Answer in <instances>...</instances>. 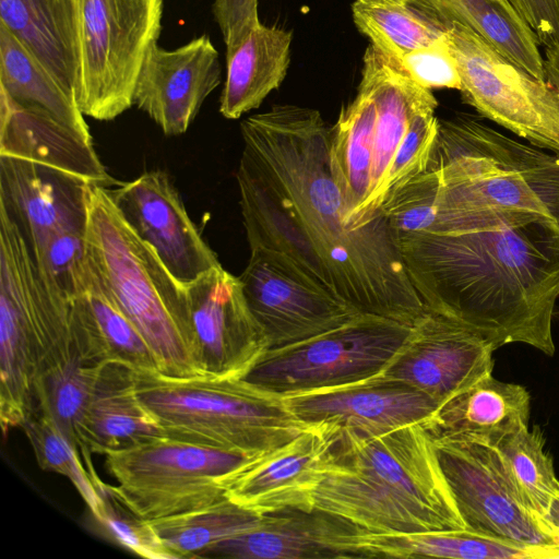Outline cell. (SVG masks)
Masks as SVG:
<instances>
[{
  "label": "cell",
  "mask_w": 559,
  "mask_h": 559,
  "mask_svg": "<svg viewBox=\"0 0 559 559\" xmlns=\"http://www.w3.org/2000/svg\"><path fill=\"white\" fill-rule=\"evenodd\" d=\"M237 182L250 249L277 252L352 307L413 326L429 309L414 287L384 213L347 217L321 114L275 105L242 120Z\"/></svg>",
  "instance_id": "1"
},
{
  "label": "cell",
  "mask_w": 559,
  "mask_h": 559,
  "mask_svg": "<svg viewBox=\"0 0 559 559\" xmlns=\"http://www.w3.org/2000/svg\"><path fill=\"white\" fill-rule=\"evenodd\" d=\"M411 281L435 312L475 331L496 349L510 343L554 356L559 299V222L492 212L397 239Z\"/></svg>",
  "instance_id": "2"
},
{
  "label": "cell",
  "mask_w": 559,
  "mask_h": 559,
  "mask_svg": "<svg viewBox=\"0 0 559 559\" xmlns=\"http://www.w3.org/2000/svg\"><path fill=\"white\" fill-rule=\"evenodd\" d=\"M314 508L370 533L467 528L424 424L362 437L342 430Z\"/></svg>",
  "instance_id": "3"
},
{
  "label": "cell",
  "mask_w": 559,
  "mask_h": 559,
  "mask_svg": "<svg viewBox=\"0 0 559 559\" xmlns=\"http://www.w3.org/2000/svg\"><path fill=\"white\" fill-rule=\"evenodd\" d=\"M86 250L100 287L143 336L158 371L203 376L186 286L126 223L108 188L96 183L90 188Z\"/></svg>",
  "instance_id": "4"
},
{
  "label": "cell",
  "mask_w": 559,
  "mask_h": 559,
  "mask_svg": "<svg viewBox=\"0 0 559 559\" xmlns=\"http://www.w3.org/2000/svg\"><path fill=\"white\" fill-rule=\"evenodd\" d=\"M429 165L440 174L435 228L492 212L546 214L559 222V154L461 115L439 120Z\"/></svg>",
  "instance_id": "5"
},
{
  "label": "cell",
  "mask_w": 559,
  "mask_h": 559,
  "mask_svg": "<svg viewBox=\"0 0 559 559\" xmlns=\"http://www.w3.org/2000/svg\"><path fill=\"white\" fill-rule=\"evenodd\" d=\"M135 394L165 435L245 454H260L296 437L297 420L282 397L242 379L170 377L133 369Z\"/></svg>",
  "instance_id": "6"
},
{
  "label": "cell",
  "mask_w": 559,
  "mask_h": 559,
  "mask_svg": "<svg viewBox=\"0 0 559 559\" xmlns=\"http://www.w3.org/2000/svg\"><path fill=\"white\" fill-rule=\"evenodd\" d=\"M104 455L117 493L148 521L226 499L234 477L254 456L166 435Z\"/></svg>",
  "instance_id": "7"
},
{
  "label": "cell",
  "mask_w": 559,
  "mask_h": 559,
  "mask_svg": "<svg viewBox=\"0 0 559 559\" xmlns=\"http://www.w3.org/2000/svg\"><path fill=\"white\" fill-rule=\"evenodd\" d=\"M79 33L78 106L100 121L133 104L136 80L158 40L163 0H75Z\"/></svg>",
  "instance_id": "8"
},
{
  "label": "cell",
  "mask_w": 559,
  "mask_h": 559,
  "mask_svg": "<svg viewBox=\"0 0 559 559\" xmlns=\"http://www.w3.org/2000/svg\"><path fill=\"white\" fill-rule=\"evenodd\" d=\"M411 330L394 320L359 313L331 331L267 349L242 380L277 397L366 381L381 376Z\"/></svg>",
  "instance_id": "9"
},
{
  "label": "cell",
  "mask_w": 559,
  "mask_h": 559,
  "mask_svg": "<svg viewBox=\"0 0 559 559\" xmlns=\"http://www.w3.org/2000/svg\"><path fill=\"white\" fill-rule=\"evenodd\" d=\"M449 45L464 100L530 144L559 154V93L464 25L452 22Z\"/></svg>",
  "instance_id": "10"
},
{
  "label": "cell",
  "mask_w": 559,
  "mask_h": 559,
  "mask_svg": "<svg viewBox=\"0 0 559 559\" xmlns=\"http://www.w3.org/2000/svg\"><path fill=\"white\" fill-rule=\"evenodd\" d=\"M433 440L440 466L468 530L520 544L559 546V531L518 496L490 447Z\"/></svg>",
  "instance_id": "11"
},
{
  "label": "cell",
  "mask_w": 559,
  "mask_h": 559,
  "mask_svg": "<svg viewBox=\"0 0 559 559\" xmlns=\"http://www.w3.org/2000/svg\"><path fill=\"white\" fill-rule=\"evenodd\" d=\"M238 277L249 308L266 334L269 349L311 338L359 314L274 251L250 249L248 264Z\"/></svg>",
  "instance_id": "12"
},
{
  "label": "cell",
  "mask_w": 559,
  "mask_h": 559,
  "mask_svg": "<svg viewBox=\"0 0 559 559\" xmlns=\"http://www.w3.org/2000/svg\"><path fill=\"white\" fill-rule=\"evenodd\" d=\"M186 289L203 376L242 379L269 349V342L249 308L239 277L221 265Z\"/></svg>",
  "instance_id": "13"
},
{
  "label": "cell",
  "mask_w": 559,
  "mask_h": 559,
  "mask_svg": "<svg viewBox=\"0 0 559 559\" xmlns=\"http://www.w3.org/2000/svg\"><path fill=\"white\" fill-rule=\"evenodd\" d=\"M493 344L469 328L428 310L381 373L430 396L439 407L492 373Z\"/></svg>",
  "instance_id": "14"
},
{
  "label": "cell",
  "mask_w": 559,
  "mask_h": 559,
  "mask_svg": "<svg viewBox=\"0 0 559 559\" xmlns=\"http://www.w3.org/2000/svg\"><path fill=\"white\" fill-rule=\"evenodd\" d=\"M340 437L341 429L333 424H308L289 441L254 455L234 477L227 498L259 515L313 509Z\"/></svg>",
  "instance_id": "15"
},
{
  "label": "cell",
  "mask_w": 559,
  "mask_h": 559,
  "mask_svg": "<svg viewBox=\"0 0 559 559\" xmlns=\"http://www.w3.org/2000/svg\"><path fill=\"white\" fill-rule=\"evenodd\" d=\"M108 192L126 223L182 285L222 265L166 173L146 171Z\"/></svg>",
  "instance_id": "16"
},
{
  "label": "cell",
  "mask_w": 559,
  "mask_h": 559,
  "mask_svg": "<svg viewBox=\"0 0 559 559\" xmlns=\"http://www.w3.org/2000/svg\"><path fill=\"white\" fill-rule=\"evenodd\" d=\"M92 182L59 168L0 155V207L31 253L63 231H85Z\"/></svg>",
  "instance_id": "17"
},
{
  "label": "cell",
  "mask_w": 559,
  "mask_h": 559,
  "mask_svg": "<svg viewBox=\"0 0 559 559\" xmlns=\"http://www.w3.org/2000/svg\"><path fill=\"white\" fill-rule=\"evenodd\" d=\"M304 424L330 423L373 437L411 424H426L439 405L420 390L381 376L345 386L282 397Z\"/></svg>",
  "instance_id": "18"
},
{
  "label": "cell",
  "mask_w": 559,
  "mask_h": 559,
  "mask_svg": "<svg viewBox=\"0 0 559 559\" xmlns=\"http://www.w3.org/2000/svg\"><path fill=\"white\" fill-rule=\"evenodd\" d=\"M221 76L218 51L206 35L174 50L156 41L141 67L133 102L165 134L179 135L219 85Z\"/></svg>",
  "instance_id": "19"
},
{
  "label": "cell",
  "mask_w": 559,
  "mask_h": 559,
  "mask_svg": "<svg viewBox=\"0 0 559 559\" xmlns=\"http://www.w3.org/2000/svg\"><path fill=\"white\" fill-rule=\"evenodd\" d=\"M361 532L322 509L288 508L262 515L257 527L209 546L198 558L361 559L350 546V537Z\"/></svg>",
  "instance_id": "20"
},
{
  "label": "cell",
  "mask_w": 559,
  "mask_h": 559,
  "mask_svg": "<svg viewBox=\"0 0 559 559\" xmlns=\"http://www.w3.org/2000/svg\"><path fill=\"white\" fill-rule=\"evenodd\" d=\"M360 83L377 106L372 188L366 211L372 217L382 213L393 158L412 118L423 109L436 108L438 102L430 90L409 78L397 60L372 44L364 55Z\"/></svg>",
  "instance_id": "21"
},
{
  "label": "cell",
  "mask_w": 559,
  "mask_h": 559,
  "mask_svg": "<svg viewBox=\"0 0 559 559\" xmlns=\"http://www.w3.org/2000/svg\"><path fill=\"white\" fill-rule=\"evenodd\" d=\"M165 432L140 403L133 368L117 360L97 366L79 427L80 452L95 472L91 454H105Z\"/></svg>",
  "instance_id": "22"
},
{
  "label": "cell",
  "mask_w": 559,
  "mask_h": 559,
  "mask_svg": "<svg viewBox=\"0 0 559 559\" xmlns=\"http://www.w3.org/2000/svg\"><path fill=\"white\" fill-rule=\"evenodd\" d=\"M530 416L526 388L490 373L442 404L424 426L433 439L495 447L528 428Z\"/></svg>",
  "instance_id": "23"
},
{
  "label": "cell",
  "mask_w": 559,
  "mask_h": 559,
  "mask_svg": "<svg viewBox=\"0 0 559 559\" xmlns=\"http://www.w3.org/2000/svg\"><path fill=\"white\" fill-rule=\"evenodd\" d=\"M0 94V155L49 165L104 187L117 183L100 163L92 139Z\"/></svg>",
  "instance_id": "24"
},
{
  "label": "cell",
  "mask_w": 559,
  "mask_h": 559,
  "mask_svg": "<svg viewBox=\"0 0 559 559\" xmlns=\"http://www.w3.org/2000/svg\"><path fill=\"white\" fill-rule=\"evenodd\" d=\"M70 328L86 366L117 360L133 369L158 371L145 340L105 294L90 263L84 287L70 300Z\"/></svg>",
  "instance_id": "25"
},
{
  "label": "cell",
  "mask_w": 559,
  "mask_h": 559,
  "mask_svg": "<svg viewBox=\"0 0 559 559\" xmlns=\"http://www.w3.org/2000/svg\"><path fill=\"white\" fill-rule=\"evenodd\" d=\"M0 24L75 97L80 66L75 0H0Z\"/></svg>",
  "instance_id": "26"
},
{
  "label": "cell",
  "mask_w": 559,
  "mask_h": 559,
  "mask_svg": "<svg viewBox=\"0 0 559 559\" xmlns=\"http://www.w3.org/2000/svg\"><path fill=\"white\" fill-rule=\"evenodd\" d=\"M377 106L369 90L359 83L355 99L343 108L329 130L330 166L346 204L350 224L362 227L369 217L367 204L372 188Z\"/></svg>",
  "instance_id": "27"
},
{
  "label": "cell",
  "mask_w": 559,
  "mask_h": 559,
  "mask_svg": "<svg viewBox=\"0 0 559 559\" xmlns=\"http://www.w3.org/2000/svg\"><path fill=\"white\" fill-rule=\"evenodd\" d=\"M293 35L278 26L260 23L236 47L226 49V80L219 111L238 119L258 108L285 80L290 63Z\"/></svg>",
  "instance_id": "28"
},
{
  "label": "cell",
  "mask_w": 559,
  "mask_h": 559,
  "mask_svg": "<svg viewBox=\"0 0 559 559\" xmlns=\"http://www.w3.org/2000/svg\"><path fill=\"white\" fill-rule=\"evenodd\" d=\"M36 345L16 293L0 283V421L3 436L22 427L37 408Z\"/></svg>",
  "instance_id": "29"
},
{
  "label": "cell",
  "mask_w": 559,
  "mask_h": 559,
  "mask_svg": "<svg viewBox=\"0 0 559 559\" xmlns=\"http://www.w3.org/2000/svg\"><path fill=\"white\" fill-rule=\"evenodd\" d=\"M350 546L362 559L370 558H452L527 559L530 545L515 543L468 528L418 533L361 532L350 537Z\"/></svg>",
  "instance_id": "30"
},
{
  "label": "cell",
  "mask_w": 559,
  "mask_h": 559,
  "mask_svg": "<svg viewBox=\"0 0 559 559\" xmlns=\"http://www.w3.org/2000/svg\"><path fill=\"white\" fill-rule=\"evenodd\" d=\"M0 90L20 107L47 114L92 139L76 99L2 24Z\"/></svg>",
  "instance_id": "31"
},
{
  "label": "cell",
  "mask_w": 559,
  "mask_h": 559,
  "mask_svg": "<svg viewBox=\"0 0 559 559\" xmlns=\"http://www.w3.org/2000/svg\"><path fill=\"white\" fill-rule=\"evenodd\" d=\"M445 23H459L498 52L540 80H546L539 40L509 0H424Z\"/></svg>",
  "instance_id": "32"
},
{
  "label": "cell",
  "mask_w": 559,
  "mask_h": 559,
  "mask_svg": "<svg viewBox=\"0 0 559 559\" xmlns=\"http://www.w3.org/2000/svg\"><path fill=\"white\" fill-rule=\"evenodd\" d=\"M352 12L357 28L395 60L449 37L450 24L421 0H355Z\"/></svg>",
  "instance_id": "33"
},
{
  "label": "cell",
  "mask_w": 559,
  "mask_h": 559,
  "mask_svg": "<svg viewBox=\"0 0 559 559\" xmlns=\"http://www.w3.org/2000/svg\"><path fill=\"white\" fill-rule=\"evenodd\" d=\"M261 516L226 498L199 510L150 523L175 559L198 558L209 546L257 527Z\"/></svg>",
  "instance_id": "34"
},
{
  "label": "cell",
  "mask_w": 559,
  "mask_h": 559,
  "mask_svg": "<svg viewBox=\"0 0 559 559\" xmlns=\"http://www.w3.org/2000/svg\"><path fill=\"white\" fill-rule=\"evenodd\" d=\"M490 448L518 496L544 518L550 501L559 495V479L539 427L521 429Z\"/></svg>",
  "instance_id": "35"
},
{
  "label": "cell",
  "mask_w": 559,
  "mask_h": 559,
  "mask_svg": "<svg viewBox=\"0 0 559 559\" xmlns=\"http://www.w3.org/2000/svg\"><path fill=\"white\" fill-rule=\"evenodd\" d=\"M40 468L67 477L76 488L92 514L102 504L105 483L92 472L79 448L44 413L36 408L21 427Z\"/></svg>",
  "instance_id": "36"
},
{
  "label": "cell",
  "mask_w": 559,
  "mask_h": 559,
  "mask_svg": "<svg viewBox=\"0 0 559 559\" xmlns=\"http://www.w3.org/2000/svg\"><path fill=\"white\" fill-rule=\"evenodd\" d=\"M439 191V170L428 165L425 171L407 181L384 201L382 211L396 239L433 230Z\"/></svg>",
  "instance_id": "37"
},
{
  "label": "cell",
  "mask_w": 559,
  "mask_h": 559,
  "mask_svg": "<svg viewBox=\"0 0 559 559\" xmlns=\"http://www.w3.org/2000/svg\"><path fill=\"white\" fill-rule=\"evenodd\" d=\"M94 518L111 540L131 552L150 559H175L150 521L136 514L114 486L105 483L102 504Z\"/></svg>",
  "instance_id": "38"
},
{
  "label": "cell",
  "mask_w": 559,
  "mask_h": 559,
  "mask_svg": "<svg viewBox=\"0 0 559 559\" xmlns=\"http://www.w3.org/2000/svg\"><path fill=\"white\" fill-rule=\"evenodd\" d=\"M435 109H423L412 118L393 158L385 200L427 169L438 133L439 120L435 116Z\"/></svg>",
  "instance_id": "39"
},
{
  "label": "cell",
  "mask_w": 559,
  "mask_h": 559,
  "mask_svg": "<svg viewBox=\"0 0 559 559\" xmlns=\"http://www.w3.org/2000/svg\"><path fill=\"white\" fill-rule=\"evenodd\" d=\"M397 61L409 78L424 88L461 90V78L449 37L444 41L406 53Z\"/></svg>",
  "instance_id": "40"
},
{
  "label": "cell",
  "mask_w": 559,
  "mask_h": 559,
  "mask_svg": "<svg viewBox=\"0 0 559 559\" xmlns=\"http://www.w3.org/2000/svg\"><path fill=\"white\" fill-rule=\"evenodd\" d=\"M258 0H214L213 14L226 49L239 45L261 22Z\"/></svg>",
  "instance_id": "41"
},
{
  "label": "cell",
  "mask_w": 559,
  "mask_h": 559,
  "mask_svg": "<svg viewBox=\"0 0 559 559\" xmlns=\"http://www.w3.org/2000/svg\"><path fill=\"white\" fill-rule=\"evenodd\" d=\"M545 48H559V0H509Z\"/></svg>",
  "instance_id": "42"
},
{
  "label": "cell",
  "mask_w": 559,
  "mask_h": 559,
  "mask_svg": "<svg viewBox=\"0 0 559 559\" xmlns=\"http://www.w3.org/2000/svg\"><path fill=\"white\" fill-rule=\"evenodd\" d=\"M544 67L546 81L559 93V48H545Z\"/></svg>",
  "instance_id": "43"
},
{
  "label": "cell",
  "mask_w": 559,
  "mask_h": 559,
  "mask_svg": "<svg viewBox=\"0 0 559 559\" xmlns=\"http://www.w3.org/2000/svg\"><path fill=\"white\" fill-rule=\"evenodd\" d=\"M544 519L559 531V495L550 501Z\"/></svg>",
  "instance_id": "44"
},
{
  "label": "cell",
  "mask_w": 559,
  "mask_h": 559,
  "mask_svg": "<svg viewBox=\"0 0 559 559\" xmlns=\"http://www.w3.org/2000/svg\"><path fill=\"white\" fill-rule=\"evenodd\" d=\"M421 1L425 3V1H424V0H421ZM425 4H426V3H425Z\"/></svg>",
  "instance_id": "45"
}]
</instances>
